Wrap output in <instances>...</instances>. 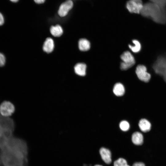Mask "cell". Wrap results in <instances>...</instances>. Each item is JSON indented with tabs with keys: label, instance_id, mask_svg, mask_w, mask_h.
I'll return each instance as SVG.
<instances>
[{
	"label": "cell",
	"instance_id": "cell-1",
	"mask_svg": "<svg viewBox=\"0 0 166 166\" xmlns=\"http://www.w3.org/2000/svg\"><path fill=\"white\" fill-rule=\"evenodd\" d=\"M140 14L156 23H166V8L150 1L144 4Z\"/></svg>",
	"mask_w": 166,
	"mask_h": 166
},
{
	"label": "cell",
	"instance_id": "cell-2",
	"mask_svg": "<svg viewBox=\"0 0 166 166\" xmlns=\"http://www.w3.org/2000/svg\"><path fill=\"white\" fill-rule=\"evenodd\" d=\"M156 73L163 77L166 82V55L159 56L152 65Z\"/></svg>",
	"mask_w": 166,
	"mask_h": 166
},
{
	"label": "cell",
	"instance_id": "cell-3",
	"mask_svg": "<svg viewBox=\"0 0 166 166\" xmlns=\"http://www.w3.org/2000/svg\"><path fill=\"white\" fill-rule=\"evenodd\" d=\"M121 58L122 61L121 63L120 68L123 70L131 67L135 62L134 57L128 51L124 52L121 55Z\"/></svg>",
	"mask_w": 166,
	"mask_h": 166
},
{
	"label": "cell",
	"instance_id": "cell-4",
	"mask_svg": "<svg viewBox=\"0 0 166 166\" xmlns=\"http://www.w3.org/2000/svg\"><path fill=\"white\" fill-rule=\"evenodd\" d=\"M143 6L142 0H128L125 6L130 13L140 14Z\"/></svg>",
	"mask_w": 166,
	"mask_h": 166
},
{
	"label": "cell",
	"instance_id": "cell-5",
	"mask_svg": "<svg viewBox=\"0 0 166 166\" xmlns=\"http://www.w3.org/2000/svg\"><path fill=\"white\" fill-rule=\"evenodd\" d=\"M15 110L14 105L9 101H4L0 104V114L3 117H10Z\"/></svg>",
	"mask_w": 166,
	"mask_h": 166
},
{
	"label": "cell",
	"instance_id": "cell-6",
	"mask_svg": "<svg viewBox=\"0 0 166 166\" xmlns=\"http://www.w3.org/2000/svg\"><path fill=\"white\" fill-rule=\"evenodd\" d=\"M136 73L138 79L144 82H148L151 79V74L147 72V68L143 65H138L136 67Z\"/></svg>",
	"mask_w": 166,
	"mask_h": 166
},
{
	"label": "cell",
	"instance_id": "cell-7",
	"mask_svg": "<svg viewBox=\"0 0 166 166\" xmlns=\"http://www.w3.org/2000/svg\"><path fill=\"white\" fill-rule=\"evenodd\" d=\"M73 6V3L72 0H66L59 6L58 10V15L61 17L66 16L72 9Z\"/></svg>",
	"mask_w": 166,
	"mask_h": 166
},
{
	"label": "cell",
	"instance_id": "cell-8",
	"mask_svg": "<svg viewBox=\"0 0 166 166\" xmlns=\"http://www.w3.org/2000/svg\"><path fill=\"white\" fill-rule=\"evenodd\" d=\"M99 152L101 160L105 163L109 165L113 163L112 152L109 148L101 147L99 149Z\"/></svg>",
	"mask_w": 166,
	"mask_h": 166
},
{
	"label": "cell",
	"instance_id": "cell-9",
	"mask_svg": "<svg viewBox=\"0 0 166 166\" xmlns=\"http://www.w3.org/2000/svg\"><path fill=\"white\" fill-rule=\"evenodd\" d=\"M144 139L142 134L138 131L133 132L131 136V141L135 146H139L142 145L144 142Z\"/></svg>",
	"mask_w": 166,
	"mask_h": 166
},
{
	"label": "cell",
	"instance_id": "cell-10",
	"mask_svg": "<svg viewBox=\"0 0 166 166\" xmlns=\"http://www.w3.org/2000/svg\"><path fill=\"white\" fill-rule=\"evenodd\" d=\"M138 126L140 130L144 132H148L151 129V122L146 118L141 119L139 122Z\"/></svg>",
	"mask_w": 166,
	"mask_h": 166
},
{
	"label": "cell",
	"instance_id": "cell-11",
	"mask_svg": "<svg viewBox=\"0 0 166 166\" xmlns=\"http://www.w3.org/2000/svg\"><path fill=\"white\" fill-rule=\"evenodd\" d=\"M54 47L53 40L51 38H47L44 42L43 49V50L47 53L51 52Z\"/></svg>",
	"mask_w": 166,
	"mask_h": 166
},
{
	"label": "cell",
	"instance_id": "cell-12",
	"mask_svg": "<svg viewBox=\"0 0 166 166\" xmlns=\"http://www.w3.org/2000/svg\"><path fill=\"white\" fill-rule=\"evenodd\" d=\"M86 68V66L85 63H78L74 66V71L77 75L83 76L85 75Z\"/></svg>",
	"mask_w": 166,
	"mask_h": 166
},
{
	"label": "cell",
	"instance_id": "cell-13",
	"mask_svg": "<svg viewBox=\"0 0 166 166\" xmlns=\"http://www.w3.org/2000/svg\"><path fill=\"white\" fill-rule=\"evenodd\" d=\"M113 92L117 96H121L124 95L125 92V89L123 85L120 83L116 84L113 88Z\"/></svg>",
	"mask_w": 166,
	"mask_h": 166
},
{
	"label": "cell",
	"instance_id": "cell-14",
	"mask_svg": "<svg viewBox=\"0 0 166 166\" xmlns=\"http://www.w3.org/2000/svg\"><path fill=\"white\" fill-rule=\"evenodd\" d=\"M90 44L89 41L86 39H81L78 42V47L81 51H86L90 48Z\"/></svg>",
	"mask_w": 166,
	"mask_h": 166
},
{
	"label": "cell",
	"instance_id": "cell-15",
	"mask_svg": "<svg viewBox=\"0 0 166 166\" xmlns=\"http://www.w3.org/2000/svg\"><path fill=\"white\" fill-rule=\"evenodd\" d=\"M50 32L51 34L54 36L58 37L62 34L63 31L61 26L59 25H57L55 26H51Z\"/></svg>",
	"mask_w": 166,
	"mask_h": 166
},
{
	"label": "cell",
	"instance_id": "cell-16",
	"mask_svg": "<svg viewBox=\"0 0 166 166\" xmlns=\"http://www.w3.org/2000/svg\"><path fill=\"white\" fill-rule=\"evenodd\" d=\"M132 41L134 44L133 46L129 45V47L133 52L135 53L139 52L141 49L140 43L138 41L136 40H133Z\"/></svg>",
	"mask_w": 166,
	"mask_h": 166
},
{
	"label": "cell",
	"instance_id": "cell-17",
	"mask_svg": "<svg viewBox=\"0 0 166 166\" xmlns=\"http://www.w3.org/2000/svg\"><path fill=\"white\" fill-rule=\"evenodd\" d=\"M113 166H130L126 159L120 157L115 160L113 162Z\"/></svg>",
	"mask_w": 166,
	"mask_h": 166
},
{
	"label": "cell",
	"instance_id": "cell-18",
	"mask_svg": "<svg viewBox=\"0 0 166 166\" xmlns=\"http://www.w3.org/2000/svg\"><path fill=\"white\" fill-rule=\"evenodd\" d=\"M120 127L121 130L126 132L128 131L130 128L129 124L125 121H121L120 124Z\"/></svg>",
	"mask_w": 166,
	"mask_h": 166
},
{
	"label": "cell",
	"instance_id": "cell-19",
	"mask_svg": "<svg viewBox=\"0 0 166 166\" xmlns=\"http://www.w3.org/2000/svg\"><path fill=\"white\" fill-rule=\"evenodd\" d=\"M150 2L155 3L164 7H166V0H149Z\"/></svg>",
	"mask_w": 166,
	"mask_h": 166
},
{
	"label": "cell",
	"instance_id": "cell-20",
	"mask_svg": "<svg viewBox=\"0 0 166 166\" xmlns=\"http://www.w3.org/2000/svg\"><path fill=\"white\" fill-rule=\"evenodd\" d=\"M6 62V58L3 53L0 52V67L4 65Z\"/></svg>",
	"mask_w": 166,
	"mask_h": 166
},
{
	"label": "cell",
	"instance_id": "cell-21",
	"mask_svg": "<svg viewBox=\"0 0 166 166\" xmlns=\"http://www.w3.org/2000/svg\"><path fill=\"white\" fill-rule=\"evenodd\" d=\"M131 166H145V165L142 162L136 161L133 163Z\"/></svg>",
	"mask_w": 166,
	"mask_h": 166
},
{
	"label": "cell",
	"instance_id": "cell-22",
	"mask_svg": "<svg viewBox=\"0 0 166 166\" xmlns=\"http://www.w3.org/2000/svg\"><path fill=\"white\" fill-rule=\"evenodd\" d=\"M4 20L2 14L0 13V26L2 25L4 23Z\"/></svg>",
	"mask_w": 166,
	"mask_h": 166
},
{
	"label": "cell",
	"instance_id": "cell-23",
	"mask_svg": "<svg viewBox=\"0 0 166 166\" xmlns=\"http://www.w3.org/2000/svg\"><path fill=\"white\" fill-rule=\"evenodd\" d=\"M34 2L37 4H41L44 3L45 0H34Z\"/></svg>",
	"mask_w": 166,
	"mask_h": 166
},
{
	"label": "cell",
	"instance_id": "cell-24",
	"mask_svg": "<svg viewBox=\"0 0 166 166\" xmlns=\"http://www.w3.org/2000/svg\"><path fill=\"white\" fill-rule=\"evenodd\" d=\"M11 1L14 2H18L19 0H10Z\"/></svg>",
	"mask_w": 166,
	"mask_h": 166
},
{
	"label": "cell",
	"instance_id": "cell-25",
	"mask_svg": "<svg viewBox=\"0 0 166 166\" xmlns=\"http://www.w3.org/2000/svg\"><path fill=\"white\" fill-rule=\"evenodd\" d=\"M94 166H104L103 165L100 164H96L94 165Z\"/></svg>",
	"mask_w": 166,
	"mask_h": 166
}]
</instances>
